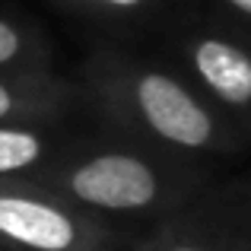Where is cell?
<instances>
[{"instance_id": "obj_9", "label": "cell", "mask_w": 251, "mask_h": 251, "mask_svg": "<svg viewBox=\"0 0 251 251\" xmlns=\"http://www.w3.org/2000/svg\"><path fill=\"white\" fill-rule=\"evenodd\" d=\"M235 6H239V10H245V13H251V0H232Z\"/></svg>"}, {"instance_id": "obj_11", "label": "cell", "mask_w": 251, "mask_h": 251, "mask_svg": "<svg viewBox=\"0 0 251 251\" xmlns=\"http://www.w3.org/2000/svg\"><path fill=\"white\" fill-rule=\"evenodd\" d=\"M0 251H3V242H0Z\"/></svg>"}, {"instance_id": "obj_3", "label": "cell", "mask_w": 251, "mask_h": 251, "mask_svg": "<svg viewBox=\"0 0 251 251\" xmlns=\"http://www.w3.org/2000/svg\"><path fill=\"white\" fill-rule=\"evenodd\" d=\"M137 99L147 115V121L159 130L162 137L184 147H201L210 137V118L188 92L169 76L150 74L137 86Z\"/></svg>"}, {"instance_id": "obj_1", "label": "cell", "mask_w": 251, "mask_h": 251, "mask_svg": "<svg viewBox=\"0 0 251 251\" xmlns=\"http://www.w3.org/2000/svg\"><path fill=\"white\" fill-rule=\"evenodd\" d=\"M0 242L25 251H74L80 229L54 201L29 194L0 178Z\"/></svg>"}, {"instance_id": "obj_2", "label": "cell", "mask_w": 251, "mask_h": 251, "mask_svg": "<svg viewBox=\"0 0 251 251\" xmlns=\"http://www.w3.org/2000/svg\"><path fill=\"white\" fill-rule=\"evenodd\" d=\"M67 188L76 201L105 210L143 207L156 194V178L143 162L130 156H96L67 175Z\"/></svg>"}, {"instance_id": "obj_6", "label": "cell", "mask_w": 251, "mask_h": 251, "mask_svg": "<svg viewBox=\"0 0 251 251\" xmlns=\"http://www.w3.org/2000/svg\"><path fill=\"white\" fill-rule=\"evenodd\" d=\"M35 102V96L29 99V92H25V86L16 80V76H6L0 74V124H10L16 121L19 115H23L29 105Z\"/></svg>"}, {"instance_id": "obj_7", "label": "cell", "mask_w": 251, "mask_h": 251, "mask_svg": "<svg viewBox=\"0 0 251 251\" xmlns=\"http://www.w3.org/2000/svg\"><path fill=\"white\" fill-rule=\"evenodd\" d=\"M25 51L29 48H25V35L19 32V25L0 16V70L19 64Z\"/></svg>"}, {"instance_id": "obj_8", "label": "cell", "mask_w": 251, "mask_h": 251, "mask_svg": "<svg viewBox=\"0 0 251 251\" xmlns=\"http://www.w3.org/2000/svg\"><path fill=\"white\" fill-rule=\"evenodd\" d=\"M105 3H115V6H137L140 0H105Z\"/></svg>"}, {"instance_id": "obj_5", "label": "cell", "mask_w": 251, "mask_h": 251, "mask_svg": "<svg viewBox=\"0 0 251 251\" xmlns=\"http://www.w3.org/2000/svg\"><path fill=\"white\" fill-rule=\"evenodd\" d=\"M45 153V143L35 130L0 124V178L32 169Z\"/></svg>"}, {"instance_id": "obj_4", "label": "cell", "mask_w": 251, "mask_h": 251, "mask_svg": "<svg viewBox=\"0 0 251 251\" xmlns=\"http://www.w3.org/2000/svg\"><path fill=\"white\" fill-rule=\"evenodd\" d=\"M197 70L229 102L251 99V61L226 42H203L194 54Z\"/></svg>"}, {"instance_id": "obj_10", "label": "cell", "mask_w": 251, "mask_h": 251, "mask_svg": "<svg viewBox=\"0 0 251 251\" xmlns=\"http://www.w3.org/2000/svg\"><path fill=\"white\" fill-rule=\"evenodd\" d=\"M178 251H191V248H178Z\"/></svg>"}]
</instances>
